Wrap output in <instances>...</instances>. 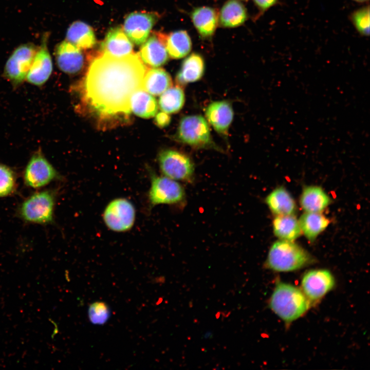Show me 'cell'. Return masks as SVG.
I'll return each instance as SVG.
<instances>
[{
    "instance_id": "obj_1",
    "label": "cell",
    "mask_w": 370,
    "mask_h": 370,
    "mask_svg": "<svg viewBox=\"0 0 370 370\" xmlns=\"http://www.w3.org/2000/svg\"><path fill=\"white\" fill-rule=\"evenodd\" d=\"M146 71L137 54L116 57L103 53L91 63L85 78L87 103L102 116L129 114L131 99L143 90Z\"/></svg>"
},
{
    "instance_id": "obj_2",
    "label": "cell",
    "mask_w": 370,
    "mask_h": 370,
    "mask_svg": "<svg viewBox=\"0 0 370 370\" xmlns=\"http://www.w3.org/2000/svg\"><path fill=\"white\" fill-rule=\"evenodd\" d=\"M311 305L301 289L278 281L269 301V307L286 325L302 316Z\"/></svg>"
},
{
    "instance_id": "obj_3",
    "label": "cell",
    "mask_w": 370,
    "mask_h": 370,
    "mask_svg": "<svg viewBox=\"0 0 370 370\" xmlns=\"http://www.w3.org/2000/svg\"><path fill=\"white\" fill-rule=\"evenodd\" d=\"M315 262V258L297 243L279 239L271 246L264 267L277 272H290Z\"/></svg>"
},
{
    "instance_id": "obj_4",
    "label": "cell",
    "mask_w": 370,
    "mask_h": 370,
    "mask_svg": "<svg viewBox=\"0 0 370 370\" xmlns=\"http://www.w3.org/2000/svg\"><path fill=\"white\" fill-rule=\"evenodd\" d=\"M55 194L51 190L36 191L26 198L19 206V217L27 223L46 225L53 220Z\"/></svg>"
},
{
    "instance_id": "obj_5",
    "label": "cell",
    "mask_w": 370,
    "mask_h": 370,
    "mask_svg": "<svg viewBox=\"0 0 370 370\" xmlns=\"http://www.w3.org/2000/svg\"><path fill=\"white\" fill-rule=\"evenodd\" d=\"M148 199L151 207L159 205L181 206L186 201L183 187L177 181L154 173L150 175Z\"/></svg>"
},
{
    "instance_id": "obj_6",
    "label": "cell",
    "mask_w": 370,
    "mask_h": 370,
    "mask_svg": "<svg viewBox=\"0 0 370 370\" xmlns=\"http://www.w3.org/2000/svg\"><path fill=\"white\" fill-rule=\"evenodd\" d=\"M162 175L176 181L192 183L194 181L195 166L192 159L177 150L166 149L158 157Z\"/></svg>"
},
{
    "instance_id": "obj_7",
    "label": "cell",
    "mask_w": 370,
    "mask_h": 370,
    "mask_svg": "<svg viewBox=\"0 0 370 370\" xmlns=\"http://www.w3.org/2000/svg\"><path fill=\"white\" fill-rule=\"evenodd\" d=\"M176 137L181 142L194 147L214 148L208 122L200 115H189L182 118Z\"/></svg>"
},
{
    "instance_id": "obj_8",
    "label": "cell",
    "mask_w": 370,
    "mask_h": 370,
    "mask_svg": "<svg viewBox=\"0 0 370 370\" xmlns=\"http://www.w3.org/2000/svg\"><path fill=\"white\" fill-rule=\"evenodd\" d=\"M39 48L32 43L22 44L9 56L5 65L4 76L13 85H19L26 79Z\"/></svg>"
},
{
    "instance_id": "obj_9",
    "label": "cell",
    "mask_w": 370,
    "mask_h": 370,
    "mask_svg": "<svg viewBox=\"0 0 370 370\" xmlns=\"http://www.w3.org/2000/svg\"><path fill=\"white\" fill-rule=\"evenodd\" d=\"M102 217L109 229L117 232H125L134 225L136 209L130 200L125 198H117L107 204Z\"/></svg>"
},
{
    "instance_id": "obj_10",
    "label": "cell",
    "mask_w": 370,
    "mask_h": 370,
    "mask_svg": "<svg viewBox=\"0 0 370 370\" xmlns=\"http://www.w3.org/2000/svg\"><path fill=\"white\" fill-rule=\"evenodd\" d=\"M60 178L40 149L31 157L23 175L25 184L33 189H40Z\"/></svg>"
},
{
    "instance_id": "obj_11",
    "label": "cell",
    "mask_w": 370,
    "mask_h": 370,
    "mask_svg": "<svg viewBox=\"0 0 370 370\" xmlns=\"http://www.w3.org/2000/svg\"><path fill=\"white\" fill-rule=\"evenodd\" d=\"M335 285L333 275L324 269L309 270L303 275L301 280V289L311 305L319 302Z\"/></svg>"
},
{
    "instance_id": "obj_12",
    "label": "cell",
    "mask_w": 370,
    "mask_h": 370,
    "mask_svg": "<svg viewBox=\"0 0 370 370\" xmlns=\"http://www.w3.org/2000/svg\"><path fill=\"white\" fill-rule=\"evenodd\" d=\"M158 16L153 12L131 13L124 20L123 29L132 42L137 45H142L148 38Z\"/></svg>"
},
{
    "instance_id": "obj_13",
    "label": "cell",
    "mask_w": 370,
    "mask_h": 370,
    "mask_svg": "<svg viewBox=\"0 0 370 370\" xmlns=\"http://www.w3.org/2000/svg\"><path fill=\"white\" fill-rule=\"evenodd\" d=\"M48 38L47 33L43 35L42 43L26 78L28 83L35 86L44 84L52 71V59L47 47Z\"/></svg>"
},
{
    "instance_id": "obj_14",
    "label": "cell",
    "mask_w": 370,
    "mask_h": 370,
    "mask_svg": "<svg viewBox=\"0 0 370 370\" xmlns=\"http://www.w3.org/2000/svg\"><path fill=\"white\" fill-rule=\"evenodd\" d=\"M166 34L154 33L142 44L139 57L145 64L154 68L165 64L169 55L165 41Z\"/></svg>"
},
{
    "instance_id": "obj_15",
    "label": "cell",
    "mask_w": 370,
    "mask_h": 370,
    "mask_svg": "<svg viewBox=\"0 0 370 370\" xmlns=\"http://www.w3.org/2000/svg\"><path fill=\"white\" fill-rule=\"evenodd\" d=\"M54 54L58 67L66 73H77L83 67L84 57L81 49L66 40L57 45Z\"/></svg>"
},
{
    "instance_id": "obj_16",
    "label": "cell",
    "mask_w": 370,
    "mask_h": 370,
    "mask_svg": "<svg viewBox=\"0 0 370 370\" xmlns=\"http://www.w3.org/2000/svg\"><path fill=\"white\" fill-rule=\"evenodd\" d=\"M233 116L232 106L227 101L213 102L206 109L208 121L217 133L222 135L227 134Z\"/></svg>"
},
{
    "instance_id": "obj_17",
    "label": "cell",
    "mask_w": 370,
    "mask_h": 370,
    "mask_svg": "<svg viewBox=\"0 0 370 370\" xmlns=\"http://www.w3.org/2000/svg\"><path fill=\"white\" fill-rule=\"evenodd\" d=\"M265 201L275 216L295 215L297 211V206L293 197L283 186L272 190L266 196Z\"/></svg>"
},
{
    "instance_id": "obj_18",
    "label": "cell",
    "mask_w": 370,
    "mask_h": 370,
    "mask_svg": "<svg viewBox=\"0 0 370 370\" xmlns=\"http://www.w3.org/2000/svg\"><path fill=\"white\" fill-rule=\"evenodd\" d=\"M331 199L324 189L318 186L304 187L300 204L304 212L322 213L331 203Z\"/></svg>"
},
{
    "instance_id": "obj_19",
    "label": "cell",
    "mask_w": 370,
    "mask_h": 370,
    "mask_svg": "<svg viewBox=\"0 0 370 370\" xmlns=\"http://www.w3.org/2000/svg\"><path fill=\"white\" fill-rule=\"evenodd\" d=\"M104 53L121 57L132 52L133 44L121 27L111 28L102 44Z\"/></svg>"
},
{
    "instance_id": "obj_20",
    "label": "cell",
    "mask_w": 370,
    "mask_h": 370,
    "mask_svg": "<svg viewBox=\"0 0 370 370\" xmlns=\"http://www.w3.org/2000/svg\"><path fill=\"white\" fill-rule=\"evenodd\" d=\"M193 25L203 39L211 38L214 33L218 22V14L213 8L197 7L191 13Z\"/></svg>"
},
{
    "instance_id": "obj_21",
    "label": "cell",
    "mask_w": 370,
    "mask_h": 370,
    "mask_svg": "<svg viewBox=\"0 0 370 370\" xmlns=\"http://www.w3.org/2000/svg\"><path fill=\"white\" fill-rule=\"evenodd\" d=\"M205 71L204 60L198 53H193L186 58L177 72L176 81L180 85L199 80Z\"/></svg>"
},
{
    "instance_id": "obj_22",
    "label": "cell",
    "mask_w": 370,
    "mask_h": 370,
    "mask_svg": "<svg viewBox=\"0 0 370 370\" xmlns=\"http://www.w3.org/2000/svg\"><path fill=\"white\" fill-rule=\"evenodd\" d=\"M246 8L239 0H228L218 14V21L225 28H234L243 25L247 20Z\"/></svg>"
},
{
    "instance_id": "obj_23",
    "label": "cell",
    "mask_w": 370,
    "mask_h": 370,
    "mask_svg": "<svg viewBox=\"0 0 370 370\" xmlns=\"http://www.w3.org/2000/svg\"><path fill=\"white\" fill-rule=\"evenodd\" d=\"M302 234L310 243L313 242L330 223L322 213L304 212L298 219Z\"/></svg>"
},
{
    "instance_id": "obj_24",
    "label": "cell",
    "mask_w": 370,
    "mask_h": 370,
    "mask_svg": "<svg viewBox=\"0 0 370 370\" xmlns=\"http://www.w3.org/2000/svg\"><path fill=\"white\" fill-rule=\"evenodd\" d=\"M66 40L83 49L92 48L96 43L92 28L81 21H76L69 26L66 32Z\"/></svg>"
},
{
    "instance_id": "obj_25",
    "label": "cell",
    "mask_w": 370,
    "mask_h": 370,
    "mask_svg": "<svg viewBox=\"0 0 370 370\" xmlns=\"http://www.w3.org/2000/svg\"><path fill=\"white\" fill-rule=\"evenodd\" d=\"M272 229L274 235L281 240L294 242L302 234L295 215L275 216Z\"/></svg>"
},
{
    "instance_id": "obj_26",
    "label": "cell",
    "mask_w": 370,
    "mask_h": 370,
    "mask_svg": "<svg viewBox=\"0 0 370 370\" xmlns=\"http://www.w3.org/2000/svg\"><path fill=\"white\" fill-rule=\"evenodd\" d=\"M172 85L169 73L163 69L157 67L146 71L143 81V90L155 96L161 95Z\"/></svg>"
},
{
    "instance_id": "obj_27",
    "label": "cell",
    "mask_w": 370,
    "mask_h": 370,
    "mask_svg": "<svg viewBox=\"0 0 370 370\" xmlns=\"http://www.w3.org/2000/svg\"><path fill=\"white\" fill-rule=\"evenodd\" d=\"M165 44L169 55L175 59L187 56L192 49L191 38L188 32L183 30L166 35Z\"/></svg>"
},
{
    "instance_id": "obj_28",
    "label": "cell",
    "mask_w": 370,
    "mask_h": 370,
    "mask_svg": "<svg viewBox=\"0 0 370 370\" xmlns=\"http://www.w3.org/2000/svg\"><path fill=\"white\" fill-rule=\"evenodd\" d=\"M131 110L143 118L154 117L158 111L156 99L146 91L141 89L132 96L130 101Z\"/></svg>"
},
{
    "instance_id": "obj_29",
    "label": "cell",
    "mask_w": 370,
    "mask_h": 370,
    "mask_svg": "<svg viewBox=\"0 0 370 370\" xmlns=\"http://www.w3.org/2000/svg\"><path fill=\"white\" fill-rule=\"evenodd\" d=\"M161 95L159 105L162 112L166 114L176 113L182 108L185 96L180 86L170 87Z\"/></svg>"
},
{
    "instance_id": "obj_30",
    "label": "cell",
    "mask_w": 370,
    "mask_h": 370,
    "mask_svg": "<svg viewBox=\"0 0 370 370\" xmlns=\"http://www.w3.org/2000/svg\"><path fill=\"white\" fill-rule=\"evenodd\" d=\"M16 187L15 173L9 166L0 163V198L12 195Z\"/></svg>"
},
{
    "instance_id": "obj_31",
    "label": "cell",
    "mask_w": 370,
    "mask_h": 370,
    "mask_svg": "<svg viewBox=\"0 0 370 370\" xmlns=\"http://www.w3.org/2000/svg\"><path fill=\"white\" fill-rule=\"evenodd\" d=\"M111 311L109 306L101 301L91 304L88 309V316L91 324L103 325L110 317Z\"/></svg>"
},
{
    "instance_id": "obj_32",
    "label": "cell",
    "mask_w": 370,
    "mask_h": 370,
    "mask_svg": "<svg viewBox=\"0 0 370 370\" xmlns=\"http://www.w3.org/2000/svg\"><path fill=\"white\" fill-rule=\"evenodd\" d=\"M350 20L357 31L362 35H369V7H363L355 11L350 15Z\"/></svg>"
},
{
    "instance_id": "obj_33",
    "label": "cell",
    "mask_w": 370,
    "mask_h": 370,
    "mask_svg": "<svg viewBox=\"0 0 370 370\" xmlns=\"http://www.w3.org/2000/svg\"><path fill=\"white\" fill-rule=\"evenodd\" d=\"M257 8L262 11H266L275 5L278 0H253Z\"/></svg>"
},
{
    "instance_id": "obj_34",
    "label": "cell",
    "mask_w": 370,
    "mask_h": 370,
    "mask_svg": "<svg viewBox=\"0 0 370 370\" xmlns=\"http://www.w3.org/2000/svg\"><path fill=\"white\" fill-rule=\"evenodd\" d=\"M164 112L158 113L156 116V122L160 127H164L166 126L170 123V117Z\"/></svg>"
},
{
    "instance_id": "obj_35",
    "label": "cell",
    "mask_w": 370,
    "mask_h": 370,
    "mask_svg": "<svg viewBox=\"0 0 370 370\" xmlns=\"http://www.w3.org/2000/svg\"><path fill=\"white\" fill-rule=\"evenodd\" d=\"M353 1L358 2V3H365V2L368 1V0H353Z\"/></svg>"
},
{
    "instance_id": "obj_36",
    "label": "cell",
    "mask_w": 370,
    "mask_h": 370,
    "mask_svg": "<svg viewBox=\"0 0 370 370\" xmlns=\"http://www.w3.org/2000/svg\"><path fill=\"white\" fill-rule=\"evenodd\" d=\"M243 1H248V0H243Z\"/></svg>"
}]
</instances>
